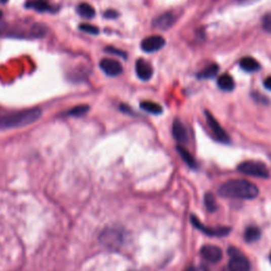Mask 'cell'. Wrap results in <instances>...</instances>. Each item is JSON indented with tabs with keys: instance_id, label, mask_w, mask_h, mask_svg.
<instances>
[{
	"instance_id": "cell-1",
	"label": "cell",
	"mask_w": 271,
	"mask_h": 271,
	"mask_svg": "<svg viewBox=\"0 0 271 271\" xmlns=\"http://www.w3.org/2000/svg\"><path fill=\"white\" fill-rule=\"evenodd\" d=\"M218 193L226 198L253 199L258 195V188L248 180L233 179L221 184Z\"/></svg>"
},
{
	"instance_id": "cell-2",
	"label": "cell",
	"mask_w": 271,
	"mask_h": 271,
	"mask_svg": "<svg viewBox=\"0 0 271 271\" xmlns=\"http://www.w3.org/2000/svg\"><path fill=\"white\" fill-rule=\"evenodd\" d=\"M41 117L42 110L40 108H31L9 113L3 118H0V129L25 127L36 122Z\"/></svg>"
},
{
	"instance_id": "cell-3",
	"label": "cell",
	"mask_w": 271,
	"mask_h": 271,
	"mask_svg": "<svg viewBox=\"0 0 271 271\" xmlns=\"http://www.w3.org/2000/svg\"><path fill=\"white\" fill-rule=\"evenodd\" d=\"M238 170L248 176L258 178H268L269 177V171L267 167L262 162L257 161H245L241 163Z\"/></svg>"
},
{
	"instance_id": "cell-4",
	"label": "cell",
	"mask_w": 271,
	"mask_h": 271,
	"mask_svg": "<svg viewBox=\"0 0 271 271\" xmlns=\"http://www.w3.org/2000/svg\"><path fill=\"white\" fill-rule=\"evenodd\" d=\"M228 253L231 256L228 268L231 271H250L251 265L248 258L244 256L237 248L230 247L228 249Z\"/></svg>"
},
{
	"instance_id": "cell-5",
	"label": "cell",
	"mask_w": 271,
	"mask_h": 271,
	"mask_svg": "<svg viewBox=\"0 0 271 271\" xmlns=\"http://www.w3.org/2000/svg\"><path fill=\"white\" fill-rule=\"evenodd\" d=\"M191 221H192V223L194 225V227H196L198 230L204 232L205 234L209 235V237H219V238H222V237H226V235H228L230 233V231H231V229L228 228V227H219V228H209V227H206L194 215L191 216Z\"/></svg>"
},
{
	"instance_id": "cell-6",
	"label": "cell",
	"mask_w": 271,
	"mask_h": 271,
	"mask_svg": "<svg viewBox=\"0 0 271 271\" xmlns=\"http://www.w3.org/2000/svg\"><path fill=\"white\" fill-rule=\"evenodd\" d=\"M123 241V234L118 229H107L105 230L101 235V242L107 247L115 248Z\"/></svg>"
},
{
	"instance_id": "cell-7",
	"label": "cell",
	"mask_w": 271,
	"mask_h": 271,
	"mask_svg": "<svg viewBox=\"0 0 271 271\" xmlns=\"http://www.w3.org/2000/svg\"><path fill=\"white\" fill-rule=\"evenodd\" d=\"M164 45H166V41L162 36L154 35V36H148L141 42V49L146 53H152L162 49Z\"/></svg>"
},
{
	"instance_id": "cell-8",
	"label": "cell",
	"mask_w": 271,
	"mask_h": 271,
	"mask_svg": "<svg viewBox=\"0 0 271 271\" xmlns=\"http://www.w3.org/2000/svg\"><path fill=\"white\" fill-rule=\"evenodd\" d=\"M100 68L105 74L109 76H118L123 72L122 65L118 61L112 60V58H103L100 62Z\"/></svg>"
},
{
	"instance_id": "cell-9",
	"label": "cell",
	"mask_w": 271,
	"mask_h": 271,
	"mask_svg": "<svg viewBox=\"0 0 271 271\" xmlns=\"http://www.w3.org/2000/svg\"><path fill=\"white\" fill-rule=\"evenodd\" d=\"M206 115H207V121H208V124L209 126L211 127L212 132H213L214 136L216 137V139L218 141H220V142L222 143H228L230 142V138L229 136L227 135V133L225 132V129H223L220 124L216 121L215 118L212 115L210 112H206Z\"/></svg>"
},
{
	"instance_id": "cell-10",
	"label": "cell",
	"mask_w": 271,
	"mask_h": 271,
	"mask_svg": "<svg viewBox=\"0 0 271 271\" xmlns=\"http://www.w3.org/2000/svg\"><path fill=\"white\" fill-rule=\"evenodd\" d=\"M200 254L205 258L206 261L211 263H217L221 260L222 252L221 249L214 245H205L200 249Z\"/></svg>"
},
{
	"instance_id": "cell-11",
	"label": "cell",
	"mask_w": 271,
	"mask_h": 271,
	"mask_svg": "<svg viewBox=\"0 0 271 271\" xmlns=\"http://www.w3.org/2000/svg\"><path fill=\"white\" fill-rule=\"evenodd\" d=\"M176 21V17L171 12H167L160 16H158L154 21H152V27L160 31H167L173 27Z\"/></svg>"
},
{
	"instance_id": "cell-12",
	"label": "cell",
	"mask_w": 271,
	"mask_h": 271,
	"mask_svg": "<svg viewBox=\"0 0 271 271\" xmlns=\"http://www.w3.org/2000/svg\"><path fill=\"white\" fill-rule=\"evenodd\" d=\"M152 72H154L152 67L148 62L142 60V58L136 62V73L141 81H149L152 76Z\"/></svg>"
},
{
	"instance_id": "cell-13",
	"label": "cell",
	"mask_w": 271,
	"mask_h": 271,
	"mask_svg": "<svg viewBox=\"0 0 271 271\" xmlns=\"http://www.w3.org/2000/svg\"><path fill=\"white\" fill-rule=\"evenodd\" d=\"M173 136L176 139V141L179 143H186L187 142V133H186V128L184 125L179 121V120H175L173 123Z\"/></svg>"
},
{
	"instance_id": "cell-14",
	"label": "cell",
	"mask_w": 271,
	"mask_h": 271,
	"mask_svg": "<svg viewBox=\"0 0 271 271\" xmlns=\"http://www.w3.org/2000/svg\"><path fill=\"white\" fill-rule=\"evenodd\" d=\"M240 66L243 70L247 72H255L261 69V65L258 64L252 57H244L240 62Z\"/></svg>"
},
{
	"instance_id": "cell-15",
	"label": "cell",
	"mask_w": 271,
	"mask_h": 271,
	"mask_svg": "<svg viewBox=\"0 0 271 271\" xmlns=\"http://www.w3.org/2000/svg\"><path fill=\"white\" fill-rule=\"evenodd\" d=\"M217 85L223 91H232L235 87L234 80L229 74H222L217 81Z\"/></svg>"
},
{
	"instance_id": "cell-16",
	"label": "cell",
	"mask_w": 271,
	"mask_h": 271,
	"mask_svg": "<svg viewBox=\"0 0 271 271\" xmlns=\"http://www.w3.org/2000/svg\"><path fill=\"white\" fill-rule=\"evenodd\" d=\"M76 12L80 16L86 19H90L96 16V10L93 9L92 6L88 4H81L76 8Z\"/></svg>"
},
{
	"instance_id": "cell-17",
	"label": "cell",
	"mask_w": 271,
	"mask_h": 271,
	"mask_svg": "<svg viewBox=\"0 0 271 271\" xmlns=\"http://www.w3.org/2000/svg\"><path fill=\"white\" fill-rule=\"evenodd\" d=\"M177 151L179 152L180 157L182 158V160L187 164L188 167L192 168V169H197V162L195 160V158L191 155V152L188 151L187 149H185L184 147L178 145L177 146Z\"/></svg>"
},
{
	"instance_id": "cell-18",
	"label": "cell",
	"mask_w": 271,
	"mask_h": 271,
	"mask_svg": "<svg viewBox=\"0 0 271 271\" xmlns=\"http://www.w3.org/2000/svg\"><path fill=\"white\" fill-rule=\"evenodd\" d=\"M140 107L146 112L152 113V114H160L162 113L163 109L161 107V105L155 103V102H150V101H144L140 103Z\"/></svg>"
},
{
	"instance_id": "cell-19",
	"label": "cell",
	"mask_w": 271,
	"mask_h": 271,
	"mask_svg": "<svg viewBox=\"0 0 271 271\" xmlns=\"http://www.w3.org/2000/svg\"><path fill=\"white\" fill-rule=\"evenodd\" d=\"M261 230L257 227H248L245 231V240L248 243H253L261 239Z\"/></svg>"
},
{
	"instance_id": "cell-20",
	"label": "cell",
	"mask_w": 271,
	"mask_h": 271,
	"mask_svg": "<svg viewBox=\"0 0 271 271\" xmlns=\"http://www.w3.org/2000/svg\"><path fill=\"white\" fill-rule=\"evenodd\" d=\"M218 66L215 65V64H211L210 66L206 67L204 70H202V71H200L198 73V78L199 79H211V78H213L217 74L218 72Z\"/></svg>"
},
{
	"instance_id": "cell-21",
	"label": "cell",
	"mask_w": 271,
	"mask_h": 271,
	"mask_svg": "<svg viewBox=\"0 0 271 271\" xmlns=\"http://www.w3.org/2000/svg\"><path fill=\"white\" fill-rule=\"evenodd\" d=\"M27 8L33 9L38 12H46L50 9V6L48 3L44 2V0H33V2H29L26 5Z\"/></svg>"
},
{
	"instance_id": "cell-22",
	"label": "cell",
	"mask_w": 271,
	"mask_h": 271,
	"mask_svg": "<svg viewBox=\"0 0 271 271\" xmlns=\"http://www.w3.org/2000/svg\"><path fill=\"white\" fill-rule=\"evenodd\" d=\"M89 109L90 107L88 105H79V106H75L74 108L67 111L66 114L69 117H82V115H85L89 111Z\"/></svg>"
},
{
	"instance_id": "cell-23",
	"label": "cell",
	"mask_w": 271,
	"mask_h": 271,
	"mask_svg": "<svg viewBox=\"0 0 271 271\" xmlns=\"http://www.w3.org/2000/svg\"><path fill=\"white\" fill-rule=\"evenodd\" d=\"M205 205H206V208L209 212H214L216 210L217 205H216V200H215V197L213 196V194H211V193L206 194Z\"/></svg>"
},
{
	"instance_id": "cell-24",
	"label": "cell",
	"mask_w": 271,
	"mask_h": 271,
	"mask_svg": "<svg viewBox=\"0 0 271 271\" xmlns=\"http://www.w3.org/2000/svg\"><path fill=\"white\" fill-rule=\"evenodd\" d=\"M79 28H80L81 31L89 33V34H92V35L99 34V28L94 27L92 25H89V23H82V25H80Z\"/></svg>"
},
{
	"instance_id": "cell-25",
	"label": "cell",
	"mask_w": 271,
	"mask_h": 271,
	"mask_svg": "<svg viewBox=\"0 0 271 271\" xmlns=\"http://www.w3.org/2000/svg\"><path fill=\"white\" fill-rule=\"evenodd\" d=\"M262 25L265 31L271 32V13H268L263 17Z\"/></svg>"
},
{
	"instance_id": "cell-26",
	"label": "cell",
	"mask_w": 271,
	"mask_h": 271,
	"mask_svg": "<svg viewBox=\"0 0 271 271\" xmlns=\"http://www.w3.org/2000/svg\"><path fill=\"white\" fill-rule=\"evenodd\" d=\"M119 15H120L119 12H117L114 10H107L104 14V16L108 19H114L117 17H119Z\"/></svg>"
},
{
	"instance_id": "cell-27",
	"label": "cell",
	"mask_w": 271,
	"mask_h": 271,
	"mask_svg": "<svg viewBox=\"0 0 271 271\" xmlns=\"http://www.w3.org/2000/svg\"><path fill=\"white\" fill-rule=\"evenodd\" d=\"M106 52H108V53H111V54H114V55H119L121 57H126V53L123 52V51H120V50H117L114 48H107V49H105Z\"/></svg>"
},
{
	"instance_id": "cell-28",
	"label": "cell",
	"mask_w": 271,
	"mask_h": 271,
	"mask_svg": "<svg viewBox=\"0 0 271 271\" xmlns=\"http://www.w3.org/2000/svg\"><path fill=\"white\" fill-rule=\"evenodd\" d=\"M264 86L271 91V76L267 78L265 81H264Z\"/></svg>"
},
{
	"instance_id": "cell-29",
	"label": "cell",
	"mask_w": 271,
	"mask_h": 271,
	"mask_svg": "<svg viewBox=\"0 0 271 271\" xmlns=\"http://www.w3.org/2000/svg\"><path fill=\"white\" fill-rule=\"evenodd\" d=\"M6 30H7V23L3 20H0V35L5 33Z\"/></svg>"
},
{
	"instance_id": "cell-30",
	"label": "cell",
	"mask_w": 271,
	"mask_h": 271,
	"mask_svg": "<svg viewBox=\"0 0 271 271\" xmlns=\"http://www.w3.org/2000/svg\"><path fill=\"white\" fill-rule=\"evenodd\" d=\"M3 16H4V13H3V11H2V10H0V20H2Z\"/></svg>"
},
{
	"instance_id": "cell-31",
	"label": "cell",
	"mask_w": 271,
	"mask_h": 271,
	"mask_svg": "<svg viewBox=\"0 0 271 271\" xmlns=\"http://www.w3.org/2000/svg\"><path fill=\"white\" fill-rule=\"evenodd\" d=\"M0 3H3V4L4 3H7V0H0Z\"/></svg>"
},
{
	"instance_id": "cell-32",
	"label": "cell",
	"mask_w": 271,
	"mask_h": 271,
	"mask_svg": "<svg viewBox=\"0 0 271 271\" xmlns=\"http://www.w3.org/2000/svg\"><path fill=\"white\" fill-rule=\"evenodd\" d=\"M223 271H231V270L228 268V269H225V270H223Z\"/></svg>"
},
{
	"instance_id": "cell-33",
	"label": "cell",
	"mask_w": 271,
	"mask_h": 271,
	"mask_svg": "<svg viewBox=\"0 0 271 271\" xmlns=\"http://www.w3.org/2000/svg\"><path fill=\"white\" fill-rule=\"evenodd\" d=\"M270 261H271V255H270Z\"/></svg>"
}]
</instances>
